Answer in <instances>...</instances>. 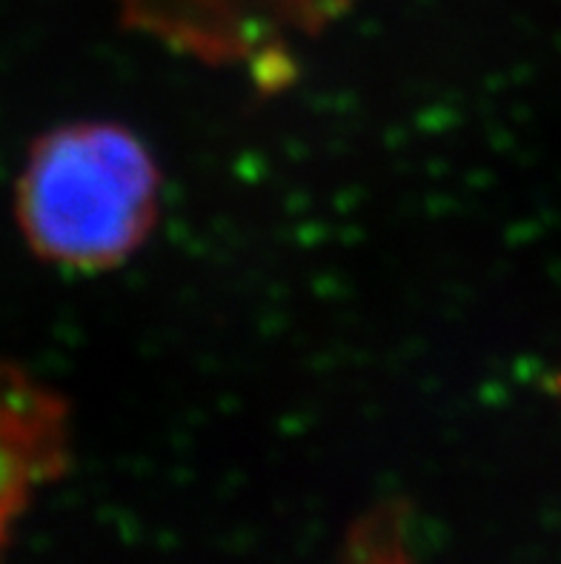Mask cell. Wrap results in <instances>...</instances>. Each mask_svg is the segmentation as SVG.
<instances>
[{"mask_svg": "<svg viewBox=\"0 0 561 564\" xmlns=\"http://www.w3.org/2000/svg\"><path fill=\"white\" fill-rule=\"evenodd\" d=\"M155 158L118 123H72L37 143L18 184V218L32 250L75 270H104L155 227Z\"/></svg>", "mask_w": 561, "mask_h": 564, "instance_id": "6da1fadb", "label": "cell"}, {"mask_svg": "<svg viewBox=\"0 0 561 564\" xmlns=\"http://www.w3.org/2000/svg\"><path fill=\"white\" fill-rule=\"evenodd\" d=\"M141 23H155L186 43L244 46L281 29L319 23L342 0H123Z\"/></svg>", "mask_w": 561, "mask_h": 564, "instance_id": "7a4b0ae2", "label": "cell"}]
</instances>
